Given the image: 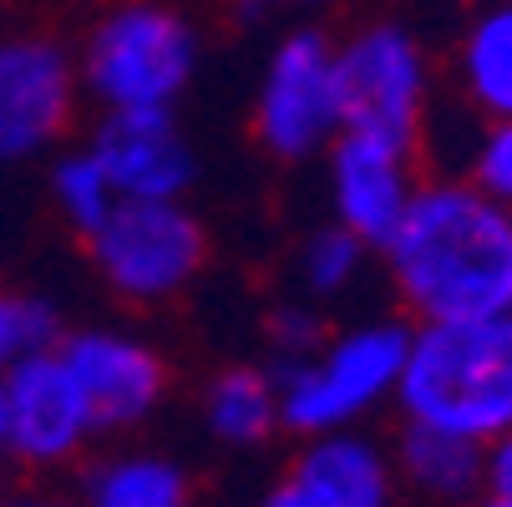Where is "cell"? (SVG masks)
Masks as SVG:
<instances>
[{"mask_svg": "<svg viewBox=\"0 0 512 507\" xmlns=\"http://www.w3.org/2000/svg\"><path fill=\"white\" fill-rule=\"evenodd\" d=\"M381 259L416 325L512 310V208L467 178L421 183Z\"/></svg>", "mask_w": 512, "mask_h": 507, "instance_id": "1", "label": "cell"}, {"mask_svg": "<svg viewBox=\"0 0 512 507\" xmlns=\"http://www.w3.org/2000/svg\"><path fill=\"white\" fill-rule=\"evenodd\" d=\"M396 406L482 447L512 437V310L411 325Z\"/></svg>", "mask_w": 512, "mask_h": 507, "instance_id": "2", "label": "cell"}, {"mask_svg": "<svg viewBox=\"0 0 512 507\" xmlns=\"http://www.w3.org/2000/svg\"><path fill=\"white\" fill-rule=\"evenodd\" d=\"M198 31L163 0L102 11L77 51L82 92L97 112H173L198 77Z\"/></svg>", "mask_w": 512, "mask_h": 507, "instance_id": "3", "label": "cell"}, {"mask_svg": "<svg viewBox=\"0 0 512 507\" xmlns=\"http://www.w3.org/2000/svg\"><path fill=\"white\" fill-rule=\"evenodd\" d=\"M411 325L406 320H360L350 330H330L310 355L269 366L279 381V416L295 437H330L355 431L396 401L401 366H406Z\"/></svg>", "mask_w": 512, "mask_h": 507, "instance_id": "4", "label": "cell"}, {"mask_svg": "<svg viewBox=\"0 0 512 507\" xmlns=\"http://www.w3.org/2000/svg\"><path fill=\"white\" fill-rule=\"evenodd\" d=\"M97 279L127 305H173L208 264V229L183 198H122L87 239Z\"/></svg>", "mask_w": 512, "mask_h": 507, "instance_id": "5", "label": "cell"}, {"mask_svg": "<svg viewBox=\"0 0 512 507\" xmlns=\"http://www.w3.org/2000/svg\"><path fill=\"white\" fill-rule=\"evenodd\" d=\"M335 77H340V132H371L401 148H421L426 102H431V71L416 36L396 21H371L335 46Z\"/></svg>", "mask_w": 512, "mask_h": 507, "instance_id": "6", "label": "cell"}, {"mask_svg": "<svg viewBox=\"0 0 512 507\" xmlns=\"http://www.w3.org/2000/svg\"><path fill=\"white\" fill-rule=\"evenodd\" d=\"M340 77H335V41L325 31H289L254 92V137L279 163H310L340 137Z\"/></svg>", "mask_w": 512, "mask_h": 507, "instance_id": "7", "label": "cell"}, {"mask_svg": "<svg viewBox=\"0 0 512 507\" xmlns=\"http://www.w3.org/2000/svg\"><path fill=\"white\" fill-rule=\"evenodd\" d=\"M82 102L87 92L77 51H66L56 36L41 31L0 36V163L61 153Z\"/></svg>", "mask_w": 512, "mask_h": 507, "instance_id": "8", "label": "cell"}, {"mask_svg": "<svg viewBox=\"0 0 512 507\" xmlns=\"http://www.w3.org/2000/svg\"><path fill=\"white\" fill-rule=\"evenodd\" d=\"M61 360L71 381L82 386L97 437H132L148 426L168 396V360L158 345L122 325H82L61 335Z\"/></svg>", "mask_w": 512, "mask_h": 507, "instance_id": "9", "label": "cell"}, {"mask_svg": "<svg viewBox=\"0 0 512 507\" xmlns=\"http://www.w3.org/2000/svg\"><path fill=\"white\" fill-rule=\"evenodd\" d=\"M92 442L102 437L61 350H41L6 371V447L0 457L21 462L26 472H66L92 452Z\"/></svg>", "mask_w": 512, "mask_h": 507, "instance_id": "10", "label": "cell"}, {"mask_svg": "<svg viewBox=\"0 0 512 507\" xmlns=\"http://www.w3.org/2000/svg\"><path fill=\"white\" fill-rule=\"evenodd\" d=\"M416 188H421L416 148H401V142L371 132H340L325 148L330 219L345 224L355 239H365L376 254L401 229Z\"/></svg>", "mask_w": 512, "mask_h": 507, "instance_id": "11", "label": "cell"}, {"mask_svg": "<svg viewBox=\"0 0 512 507\" xmlns=\"http://www.w3.org/2000/svg\"><path fill=\"white\" fill-rule=\"evenodd\" d=\"M396 462L365 431L305 437L259 507H396Z\"/></svg>", "mask_w": 512, "mask_h": 507, "instance_id": "12", "label": "cell"}, {"mask_svg": "<svg viewBox=\"0 0 512 507\" xmlns=\"http://www.w3.org/2000/svg\"><path fill=\"white\" fill-rule=\"evenodd\" d=\"M87 148L122 198H188L198 178V153L173 112H97Z\"/></svg>", "mask_w": 512, "mask_h": 507, "instance_id": "13", "label": "cell"}, {"mask_svg": "<svg viewBox=\"0 0 512 507\" xmlns=\"http://www.w3.org/2000/svg\"><path fill=\"white\" fill-rule=\"evenodd\" d=\"M391 462H396V477L431 502L467 507L487 492V447L457 437V431L406 421L391 442Z\"/></svg>", "mask_w": 512, "mask_h": 507, "instance_id": "14", "label": "cell"}, {"mask_svg": "<svg viewBox=\"0 0 512 507\" xmlns=\"http://www.w3.org/2000/svg\"><path fill=\"white\" fill-rule=\"evenodd\" d=\"M82 507H193V477L158 447H107L82 467Z\"/></svg>", "mask_w": 512, "mask_h": 507, "instance_id": "15", "label": "cell"}, {"mask_svg": "<svg viewBox=\"0 0 512 507\" xmlns=\"http://www.w3.org/2000/svg\"><path fill=\"white\" fill-rule=\"evenodd\" d=\"M203 426L218 447H264L274 431H284L279 416V381L269 366H224L203 386Z\"/></svg>", "mask_w": 512, "mask_h": 507, "instance_id": "16", "label": "cell"}, {"mask_svg": "<svg viewBox=\"0 0 512 507\" xmlns=\"http://www.w3.org/2000/svg\"><path fill=\"white\" fill-rule=\"evenodd\" d=\"M462 97L487 117H512V0L477 11L457 51Z\"/></svg>", "mask_w": 512, "mask_h": 507, "instance_id": "17", "label": "cell"}, {"mask_svg": "<svg viewBox=\"0 0 512 507\" xmlns=\"http://www.w3.org/2000/svg\"><path fill=\"white\" fill-rule=\"evenodd\" d=\"M46 193H51L56 219H61L71 234H77V239H92V234L112 219V208L122 203V193L112 188L107 168L92 158L87 142H82V148H66V153L51 158Z\"/></svg>", "mask_w": 512, "mask_h": 507, "instance_id": "18", "label": "cell"}, {"mask_svg": "<svg viewBox=\"0 0 512 507\" xmlns=\"http://www.w3.org/2000/svg\"><path fill=\"white\" fill-rule=\"evenodd\" d=\"M376 249L365 244V239H355L345 224H320V229H310L305 239H300V249H295V284H300V295L305 300H315V305H325V300H340L345 289H355L360 284V274H365V259H371Z\"/></svg>", "mask_w": 512, "mask_h": 507, "instance_id": "19", "label": "cell"}, {"mask_svg": "<svg viewBox=\"0 0 512 507\" xmlns=\"http://www.w3.org/2000/svg\"><path fill=\"white\" fill-rule=\"evenodd\" d=\"M61 335H66L61 310L46 295L0 284V371L21 366V360H31L41 350H56Z\"/></svg>", "mask_w": 512, "mask_h": 507, "instance_id": "20", "label": "cell"}, {"mask_svg": "<svg viewBox=\"0 0 512 507\" xmlns=\"http://www.w3.org/2000/svg\"><path fill=\"white\" fill-rule=\"evenodd\" d=\"M325 320H320V305L315 300H279L269 315H264V340H269V366H284V360H300L310 355L320 340H325Z\"/></svg>", "mask_w": 512, "mask_h": 507, "instance_id": "21", "label": "cell"}, {"mask_svg": "<svg viewBox=\"0 0 512 507\" xmlns=\"http://www.w3.org/2000/svg\"><path fill=\"white\" fill-rule=\"evenodd\" d=\"M467 183H477L487 198L512 208V117H497L477 132V142L467 148Z\"/></svg>", "mask_w": 512, "mask_h": 507, "instance_id": "22", "label": "cell"}, {"mask_svg": "<svg viewBox=\"0 0 512 507\" xmlns=\"http://www.w3.org/2000/svg\"><path fill=\"white\" fill-rule=\"evenodd\" d=\"M482 497L512 502V437H502V442L487 447V492Z\"/></svg>", "mask_w": 512, "mask_h": 507, "instance_id": "23", "label": "cell"}, {"mask_svg": "<svg viewBox=\"0 0 512 507\" xmlns=\"http://www.w3.org/2000/svg\"><path fill=\"white\" fill-rule=\"evenodd\" d=\"M6 507H82L77 492H56V487H31V492H11Z\"/></svg>", "mask_w": 512, "mask_h": 507, "instance_id": "24", "label": "cell"}, {"mask_svg": "<svg viewBox=\"0 0 512 507\" xmlns=\"http://www.w3.org/2000/svg\"><path fill=\"white\" fill-rule=\"evenodd\" d=\"M239 6L259 16V11H289V6H320V0H239Z\"/></svg>", "mask_w": 512, "mask_h": 507, "instance_id": "25", "label": "cell"}, {"mask_svg": "<svg viewBox=\"0 0 512 507\" xmlns=\"http://www.w3.org/2000/svg\"><path fill=\"white\" fill-rule=\"evenodd\" d=\"M0 447H6V371H0Z\"/></svg>", "mask_w": 512, "mask_h": 507, "instance_id": "26", "label": "cell"}, {"mask_svg": "<svg viewBox=\"0 0 512 507\" xmlns=\"http://www.w3.org/2000/svg\"><path fill=\"white\" fill-rule=\"evenodd\" d=\"M467 507H512V502H497V497H477V502H467Z\"/></svg>", "mask_w": 512, "mask_h": 507, "instance_id": "27", "label": "cell"}, {"mask_svg": "<svg viewBox=\"0 0 512 507\" xmlns=\"http://www.w3.org/2000/svg\"><path fill=\"white\" fill-rule=\"evenodd\" d=\"M0 507H6V487H0Z\"/></svg>", "mask_w": 512, "mask_h": 507, "instance_id": "28", "label": "cell"}]
</instances>
